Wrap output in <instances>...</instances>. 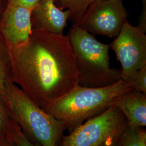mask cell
I'll list each match as a JSON object with an SVG mask.
<instances>
[{
  "mask_svg": "<svg viewBox=\"0 0 146 146\" xmlns=\"http://www.w3.org/2000/svg\"><path fill=\"white\" fill-rule=\"evenodd\" d=\"M8 48L9 78L41 108L78 85L75 55L63 34L33 29L26 43Z\"/></svg>",
  "mask_w": 146,
  "mask_h": 146,
  "instance_id": "cell-1",
  "label": "cell"
},
{
  "mask_svg": "<svg viewBox=\"0 0 146 146\" xmlns=\"http://www.w3.org/2000/svg\"><path fill=\"white\" fill-rule=\"evenodd\" d=\"M4 100L11 117L27 137L41 146H58L67 129L62 121L39 107L9 78L5 83Z\"/></svg>",
  "mask_w": 146,
  "mask_h": 146,
  "instance_id": "cell-2",
  "label": "cell"
},
{
  "mask_svg": "<svg viewBox=\"0 0 146 146\" xmlns=\"http://www.w3.org/2000/svg\"><path fill=\"white\" fill-rule=\"evenodd\" d=\"M67 36L75 55L79 86L104 87L122 80L121 70L110 68V44L99 42L78 25H72Z\"/></svg>",
  "mask_w": 146,
  "mask_h": 146,
  "instance_id": "cell-3",
  "label": "cell"
},
{
  "mask_svg": "<svg viewBox=\"0 0 146 146\" xmlns=\"http://www.w3.org/2000/svg\"><path fill=\"white\" fill-rule=\"evenodd\" d=\"M129 89L128 84L122 80L100 88L78 85L42 109L72 131L86 120L104 112L111 106L114 98Z\"/></svg>",
  "mask_w": 146,
  "mask_h": 146,
  "instance_id": "cell-4",
  "label": "cell"
},
{
  "mask_svg": "<svg viewBox=\"0 0 146 146\" xmlns=\"http://www.w3.org/2000/svg\"><path fill=\"white\" fill-rule=\"evenodd\" d=\"M128 126L127 120L113 106L99 115L86 120L63 136L58 146H100L104 142L119 137Z\"/></svg>",
  "mask_w": 146,
  "mask_h": 146,
  "instance_id": "cell-5",
  "label": "cell"
},
{
  "mask_svg": "<svg viewBox=\"0 0 146 146\" xmlns=\"http://www.w3.org/2000/svg\"><path fill=\"white\" fill-rule=\"evenodd\" d=\"M128 13L120 0H93L78 26L93 35L116 37Z\"/></svg>",
  "mask_w": 146,
  "mask_h": 146,
  "instance_id": "cell-6",
  "label": "cell"
},
{
  "mask_svg": "<svg viewBox=\"0 0 146 146\" xmlns=\"http://www.w3.org/2000/svg\"><path fill=\"white\" fill-rule=\"evenodd\" d=\"M110 46L121 63L122 80L126 82L146 64V34L128 21Z\"/></svg>",
  "mask_w": 146,
  "mask_h": 146,
  "instance_id": "cell-7",
  "label": "cell"
},
{
  "mask_svg": "<svg viewBox=\"0 0 146 146\" xmlns=\"http://www.w3.org/2000/svg\"><path fill=\"white\" fill-rule=\"evenodd\" d=\"M32 8L8 4L0 25V30L8 47H15L29 40L33 30Z\"/></svg>",
  "mask_w": 146,
  "mask_h": 146,
  "instance_id": "cell-8",
  "label": "cell"
},
{
  "mask_svg": "<svg viewBox=\"0 0 146 146\" xmlns=\"http://www.w3.org/2000/svg\"><path fill=\"white\" fill-rule=\"evenodd\" d=\"M69 16V11L59 9L54 0H38L31 11L32 27L62 34Z\"/></svg>",
  "mask_w": 146,
  "mask_h": 146,
  "instance_id": "cell-9",
  "label": "cell"
},
{
  "mask_svg": "<svg viewBox=\"0 0 146 146\" xmlns=\"http://www.w3.org/2000/svg\"><path fill=\"white\" fill-rule=\"evenodd\" d=\"M111 106H115L125 116L131 128L146 125V94L129 89L113 98Z\"/></svg>",
  "mask_w": 146,
  "mask_h": 146,
  "instance_id": "cell-10",
  "label": "cell"
},
{
  "mask_svg": "<svg viewBox=\"0 0 146 146\" xmlns=\"http://www.w3.org/2000/svg\"><path fill=\"white\" fill-rule=\"evenodd\" d=\"M93 0H54L58 8L69 12L68 20L73 25H78Z\"/></svg>",
  "mask_w": 146,
  "mask_h": 146,
  "instance_id": "cell-11",
  "label": "cell"
},
{
  "mask_svg": "<svg viewBox=\"0 0 146 146\" xmlns=\"http://www.w3.org/2000/svg\"><path fill=\"white\" fill-rule=\"evenodd\" d=\"M120 146H146V131L143 127L131 128L128 126L118 138Z\"/></svg>",
  "mask_w": 146,
  "mask_h": 146,
  "instance_id": "cell-12",
  "label": "cell"
},
{
  "mask_svg": "<svg viewBox=\"0 0 146 146\" xmlns=\"http://www.w3.org/2000/svg\"><path fill=\"white\" fill-rule=\"evenodd\" d=\"M10 60L8 48L0 40V94L4 99L5 83L10 78Z\"/></svg>",
  "mask_w": 146,
  "mask_h": 146,
  "instance_id": "cell-13",
  "label": "cell"
},
{
  "mask_svg": "<svg viewBox=\"0 0 146 146\" xmlns=\"http://www.w3.org/2000/svg\"><path fill=\"white\" fill-rule=\"evenodd\" d=\"M15 143L16 146H41L30 141L15 121L11 117L7 135Z\"/></svg>",
  "mask_w": 146,
  "mask_h": 146,
  "instance_id": "cell-14",
  "label": "cell"
},
{
  "mask_svg": "<svg viewBox=\"0 0 146 146\" xmlns=\"http://www.w3.org/2000/svg\"><path fill=\"white\" fill-rule=\"evenodd\" d=\"M127 83L131 89L146 94V64L140 68Z\"/></svg>",
  "mask_w": 146,
  "mask_h": 146,
  "instance_id": "cell-15",
  "label": "cell"
},
{
  "mask_svg": "<svg viewBox=\"0 0 146 146\" xmlns=\"http://www.w3.org/2000/svg\"><path fill=\"white\" fill-rule=\"evenodd\" d=\"M11 117L5 100L0 94V133L7 135Z\"/></svg>",
  "mask_w": 146,
  "mask_h": 146,
  "instance_id": "cell-16",
  "label": "cell"
},
{
  "mask_svg": "<svg viewBox=\"0 0 146 146\" xmlns=\"http://www.w3.org/2000/svg\"><path fill=\"white\" fill-rule=\"evenodd\" d=\"M142 1L143 9L141 15L139 16V23L137 27L146 33V0H141Z\"/></svg>",
  "mask_w": 146,
  "mask_h": 146,
  "instance_id": "cell-17",
  "label": "cell"
},
{
  "mask_svg": "<svg viewBox=\"0 0 146 146\" xmlns=\"http://www.w3.org/2000/svg\"><path fill=\"white\" fill-rule=\"evenodd\" d=\"M38 0H8V4L17 5L33 8Z\"/></svg>",
  "mask_w": 146,
  "mask_h": 146,
  "instance_id": "cell-18",
  "label": "cell"
},
{
  "mask_svg": "<svg viewBox=\"0 0 146 146\" xmlns=\"http://www.w3.org/2000/svg\"><path fill=\"white\" fill-rule=\"evenodd\" d=\"M0 146H16L9 137L0 133Z\"/></svg>",
  "mask_w": 146,
  "mask_h": 146,
  "instance_id": "cell-19",
  "label": "cell"
},
{
  "mask_svg": "<svg viewBox=\"0 0 146 146\" xmlns=\"http://www.w3.org/2000/svg\"><path fill=\"white\" fill-rule=\"evenodd\" d=\"M118 138L119 137L110 139L104 142L100 146H120L118 142Z\"/></svg>",
  "mask_w": 146,
  "mask_h": 146,
  "instance_id": "cell-20",
  "label": "cell"
},
{
  "mask_svg": "<svg viewBox=\"0 0 146 146\" xmlns=\"http://www.w3.org/2000/svg\"><path fill=\"white\" fill-rule=\"evenodd\" d=\"M120 1H123V0H120Z\"/></svg>",
  "mask_w": 146,
  "mask_h": 146,
  "instance_id": "cell-21",
  "label": "cell"
},
{
  "mask_svg": "<svg viewBox=\"0 0 146 146\" xmlns=\"http://www.w3.org/2000/svg\"><path fill=\"white\" fill-rule=\"evenodd\" d=\"M0 1H1V0H0Z\"/></svg>",
  "mask_w": 146,
  "mask_h": 146,
  "instance_id": "cell-22",
  "label": "cell"
}]
</instances>
